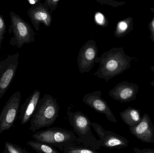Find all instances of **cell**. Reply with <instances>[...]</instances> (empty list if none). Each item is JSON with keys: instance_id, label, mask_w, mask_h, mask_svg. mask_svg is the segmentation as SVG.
Segmentation results:
<instances>
[{"instance_id": "cell-1", "label": "cell", "mask_w": 154, "mask_h": 153, "mask_svg": "<svg viewBox=\"0 0 154 153\" xmlns=\"http://www.w3.org/2000/svg\"><path fill=\"white\" fill-rule=\"evenodd\" d=\"M95 63H99L94 75L107 82L116 75L122 73L127 67L128 61L123 48H113L97 57Z\"/></svg>"}, {"instance_id": "cell-2", "label": "cell", "mask_w": 154, "mask_h": 153, "mask_svg": "<svg viewBox=\"0 0 154 153\" xmlns=\"http://www.w3.org/2000/svg\"><path fill=\"white\" fill-rule=\"evenodd\" d=\"M60 107L57 99L45 94L40 99L31 119L30 131L34 132L53 125L59 117Z\"/></svg>"}, {"instance_id": "cell-3", "label": "cell", "mask_w": 154, "mask_h": 153, "mask_svg": "<svg viewBox=\"0 0 154 153\" xmlns=\"http://www.w3.org/2000/svg\"><path fill=\"white\" fill-rule=\"evenodd\" d=\"M69 125L78 135L76 141L83 146L97 150L101 147L100 140H97L91 132V124L89 118L79 111H67Z\"/></svg>"}, {"instance_id": "cell-4", "label": "cell", "mask_w": 154, "mask_h": 153, "mask_svg": "<svg viewBox=\"0 0 154 153\" xmlns=\"http://www.w3.org/2000/svg\"><path fill=\"white\" fill-rule=\"evenodd\" d=\"M11 24L8 32L13 34L9 44L20 49L25 44L35 41V33L29 23L14 12L10 13Z\"/></svg>"}, {"instance_id": "cell-5", "label": "cell", "mask_w": 154, "mask_h": 153, "mask_svg": "<svg viewBox=\"0 0 154 153\" xmlns=\"http://www.w3.org/2000/svg\"><path fill=\"white\" fill-rule=\"evenodd\" d=\"M32 137L35 141L57 147L62 152L66 146L75 144L77 139L72 131L58 127L38 131L32 134Z\"/></svg>"}, {"instance_id": "cell-6", "label": "cell", "mask_w": 154, "mask_h": 153, "mask_svg": "<svg viewBox=\"0 0 154 153\" xmlns=\"http://www.w3.org/2000/svg\"><path fill=\"white\" fill-rule=\"evenodd\" d=\"M20 54L9 55L0 60V100L11 86L18 69Z\"/></svg>"}, {"instance_id": "cell-7", "label": "cell", "mask_w": 154, "mask_h": 153, "mask_svg": "<svg viewBox=\"0 0 154 153\" xmlns=\"http://www.w3.org/2000/svg\"><path fill=\"white\" fill-rule=\"evenodd\" d=\"M21 101V93L17 91L6 102L0 113V134L13 126L20 110Z\"/></svg>"}, {"instance_id": "cell-8", "label": "cell", "mask_w": 154, "mask_h": 153, "mask_svg": "<svg viewBox=\"0 0 154 153\" xmlns=\"http://www.w3.org/2000/svg\"><path fill=\"white\" fill-rule=\"evenodd\" d=\"M93 128L100 138L101 146L109 149H121L128 146L129 142L125 138L111 131L104 129L100 124L93 122Z\"/></svg>"}, {"instance_id": "cell-9", "label": "cell", "mask_w": 154, "mask_h": 153, "mask_svg": "<svg viewBox=\"0 0 154 153\" xmlns=\"http://www.w3.org/2000/svg\"><path fill=\"white\" fill-rule=\"evenodd\" d=\"M98 53L97 43L93 40H89L82 46L77 57L78 67L81 73L89 72L94 66Z\"/></svg>"}, {"instance_id": "cell-10", "label": "cell", "mask_w": 154, "mask_h": 153, "mask_svg": "<svg viewBox=\"0 0 154 153\" xmlns=\"http://www.w3.org/2000/svg\"><path fill=\"white\" fill-rule=\"evenodd\" d=\"M101 95L102 93L99 90L88 93L83 96L82 101L97 112L105 115L110 122L117 123V120L114 113L108 105L107 102L101 98Z\"/></svg>"}, {"instance_id": "cell-11", "label": "cell", "mask_w": 154, "mask_h": 153, "mask_svg": "<svg viewBox=\"0 0 154 153\" xmlns=\"http://www.w3.org/2000/svg\"><path fill=\"white\" fill-rule=\"evenodd\" d=\"M28 14L36 31H39L40 25L42 23L48 28L52 22V15L50 10L44 4L40 2L32 5L28 10Z\"/></svg>"}, {"instance_id": "cell-12", "label": "cell", "mask_w": 154, "mask_h": 153, "mask_svg": "<svg viewBox=\"0 0 154 153\" xmlns=\"http://www.w3.org/2000/svg\"><path fill=\"white\" fill-rule=\"evenodd\" d=\"M130 133L142 142L147 143H154V125L150 116L145 113L139 124L129 127Z\"/></svg>"}, {"instance_id": "cell-13", "label": "cell", "mask_w": 154, "mask_h": 153, "mask_svg": "<svg viewBox=\"0 0 154 153\" xmlns=\"http://www.w3.org/2000/svg\"><path fill=\"white\" fill-rule=\"evenodd\" d=\"M40 91L35 90L21 106L19 110L20 113L19 119L22 125H25L31 119L40 99Z\"/></svg>"}, {"instance_id": "cell-14", "label": "cell", "mask_w": 154, "mask_h": 153, "mask_svg": "<svg viewBox=\"0 0 154 153\" xmlns=\"http://www.w3.org/2000/svg\"><path fill=\"white\" fill-rule=\"evenodd\" d=\"M134 88L125 82L117 84L113 89L110 90L109 94L115 100L121 102H127L134 100L136 98Z\"/></svg>"}, {"instance_id": "cell-15", "label": "cell", "mask_w": 154, "mask_h": 153, "mask_svg": "<svg viewBox=\"0 0 154 153\" xmlns=\"http://www.w3.org/2000/svg\"><path fill=\"white\" fill-rule=\"evenodd\" d=\"M120 116L129 127L134 126L139 124L142 118L140 111L131 107H128L120 112Z\"/></svg>"}, {"instance_id": "cell-16", "label": "cell", "mask_w": 154, "mask_h": 153, "mask_svg": "<svg viewBox=\"0 0 154 153\" xmlns=\"http://www.w3.org/2000/svg\"><path fill=\"white\" fill-rule=\"evenodd\" d=\"M27 145L38 153H60L53 146L42 142L29 141Z\"/></svg>"}, {"instance_id": "cell-17", "label": "cell", "mask_w": 154, "mask_h": 153, "mask_svg": "<svg viewBox=\"0 0 154 153\" xmlns=\"http://www.w3.org/2000/svg\"><path fill=\"white\" fill-rule=\"evenodd\" d=\"M63 153H99L96 150L84 146H79L73 144L64 148Z\"/></svg>"}, {"instance_id": "cell-18", "label": "cell", "mask_w": 154, "mask_h": 153, "mask_svg": "<svg viewBox=\"0 0 154 153\" xmlns=\"http://www.w3.org/2000/svg\"><path fill=\"white\" fill-rule=\"evenodd\" d=\"M4 149L8 153H30L24 148L9 142H5Z\"/></svg>"}, {"instance_id": "cell-19", "label": "cell", "mask_w": 154, "mask_h": 153, "mask_svg": "<svg viewBox=\"0 0 154 153\" xmlns=\"http://www.w3.org/2000/svg\"><path fill=\"white\" fill-rule=\"evenodd\" d=\"M128 28L127 20L121 21L118 23L115 32V37H120L125 35Z\"/></svg>"}, {"instance_id": "cell-20", "label": "cell", "mask_w": 154, "mask_h": 153, "mask_svg": "<svg viewBox=\"0 0 154 153\" xmlns=\"http://www.w3.org/2000/svg\"><path fill=\"white\" fill-rule=\"evenodd\" d=\"M103 14L99 12L97 13L95 15L96 22L101 27H106L107 26L109 22Z\"/></svg>"}, {"instance_id": "cell-21", "label": "cell", "mask_w": 154, "mask_h": 153, "mask_svg": "<svg viewBox=\"0 0 154 153\" xmlns=\"http://www.w3.org/2000/svg\"><path fill=\"white\" fill-rule=\"evenodd\" d=\"M6 32V25L4 18L0 14V49L2 47V43L4 38V35Z\"/></svg>"}, {"instance_id": "cell-22", "label": "cell", "mask_w": 154, "mask_h": 153, "mask_svg": "<svg viewBox=\"0 0 154 153\" xmlns=\"http://www.w3.org/2000/svg\"><path fill=\"white\" fill-rule=\"evenodd\" d=\"M60 1V0H46L44 4L50 10L53 11L57 9Z\"/></svg>"}, {"instance_id": "cell-23", "label": "cell", "mask_w": 154, "mask_h": 153, "mask_svg": "<svg viewBox=\"0 0 154 153\" xmlns=\"http://www.w3.org/2000/svg\"><path fill=\"white\" fill-rule=\"evenodd\" d=\"M97 2L101 4H106V5H110L114 7H117L119 5H121V3L111 0H96Z\"/></svg>"}, {"instance_id": "cell-24", "label": "cell", "mask_w": 154, "mask_h": 153, "mask_svg": "<svg viewBox=\"0 0 154 153\" xmlns=\"http://www.w3.org/2000/svg\"><path fill=\"white\" fill-rule=\"evenodd\" d=\"M134 153H154V149L144 148L140 149L138 147H135L133 149Z\"/></svg>"}, {"instance_id": "cell-25", "label": "cell", "mask_w": 154, "mask_h": 153, "mask_svg": "<svg viewBox=\"0 0 154 153\" xmlns=\"http://www.w3.org/2000/svg\"><path fill=\"white\" fill-rule=\"evenodd\" d=\"M28 2L32 5H35L36 4L41 2L40 0H29Z\"/></svg>"}, {"instance_id": "cell-26", "label": "cell", "mask_w": 154, "mask_h": 153, "mask_svg": "<svg viewBox=\"0 0 154 153\" xmlns=\"http://www.w3.org/2000/svg\"><path fill=\"white\" fill-rule=\"evenodd\" d=\"M3 153H8V152H7V151H6L5 149H4L3 152Z\"/></svg>"}, {"instance_id": "cell-27", "label": "cell", "mask_w": 154, "mask_h": 153, "mask_svg": "<svg viewBox=\"0 0 154 153\" xmlns=\"http://www.w3.org/2000/svg\"><path fill=\"white\" fill-rule=\"evenodd\" d=\"M152 25L153 28L154 29V20L153 21L152 23Z\"/></svg>"}]
</instances>
